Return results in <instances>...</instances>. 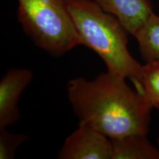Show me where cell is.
Returning <instances> with one entry per match:
<instances>
[{
	"label": "cell",
	"instance_id": "1",
	"mask_svg": "<svg viewBox=\"0 0 159 159\" xmlns=\"http://www.w3.org/2000/svg\"><path fill=\"white\" fill-rule=\"evenodd\" d=\"M126 80L108 71L91 80H70L67 95L79 124L90 125L110 139L148 134L153 108Z\"/></svg>",
	"mask_w": 159,
	"mask_h": 159
},
{
	"label": "cell",
	"instance_id": "2",
	"mask_svg": "<svg viewBox=\"0 0 159 159\" xmlns=\"http://www.w3.org/2000/svg\"><path fill=\"white\" fill-rule=\"evenodd\" d=\"M82 45L98 55L107 71L130 80L143 95L142 66L128 48L129 33L94 0H66Z\"/></svg>",
	"mask_w": 159,
	"mask_h": 159
},
{
	"label": "cell",
	"instance_id": "3",
	"mask_svg": "<svg viewBox=\"0 0 159 159\" xmlns=\"http://www.w3.org/2000/svg\"><path fill=\"white\" fill-rule=\"evenodd\" d=\"M18 20L39 48L59 57L82 45L66 0H18Z\"/></svg>",
	"mask_w": 159,
	"mask_h": 159
},
{
	"label": "cell",
	"instance_id": "4",
	"mask_svg": "<svg viewBox=\"0 0 159 159\" xmlns=\"http://www.w3.org/2000/svg\"><path fill=\"white\" fill-rule=\"evenodd\" d=\"M59 159H113L110 138L90 125L79 124L78 128L66 139Z\"/></svg>",
	"mask_w": 159,
	"mask_h": 159
},
{
	"label": "cell",
	"instance_id": "5",
	"mask_svg": "<svg viewBox=\"0 0 159 159\" xmlns=\"http://www.w3.org/2000/svg\"><path fill=\"white\" fill-rule=\"evenodd\" d=\"M33 73L25 68L10 69L0 81V128H6L21 119L19 101L33 80Z\"/></svg>",
	"mask_w": 159,
	"mask_h": 159
},
{
	"label": "cell",
	"instance_id": "6",
	"mask_svg": "<svg viewBox=\"0 0 159 159\" xmlns=\"http://www.w3.org/2000/svg\"><path fill=\"white\" fill-rule=\"evenodd\" d=\"M103 11L114 16L129 34L134 35L153 12L150 0H94Z\"/></svg>",
	"mask_w": 159,
	"mask_h": 159
},
{
	"label": "cell",
	"instance_id": "7",
	"mask_svg": "<svg viewBox=\"0 0 159 159\" xmlns=\"http://www.w3.org/2000/svg\"><path fill=\"white\" fill-rule=\"evenodd\" d=\"M111 140L113 159H159V149L149 142L147 134H131Z\"/></svg>",
	"mask_w": 159,
	"mask_h": 159
},
{
	"label": "cell",
	"instance_id": "8",
	"mask_svg": "<svg viewBox=\"0 0 159 159\" xmlns=\"http://www.w3.org/2000/svg\"><path fill=\"white\" fill-rule=\"evenodd\" d=\"M134 36L143 60L146 63L159 62V16L152 13Z\"/></svg>",
	"mask_w": 159,
	"mask_h": 159
},
{
	"label": "cell",
	"instance_id": "9",
	"mask_svg": "<svg viewBox=\"0 0 159 159\" xmlns=\"http://www.w3.org/2000/svg\"><path fill=\"white\" fill-rule=\"evenodd\" d=\"M143 96L156 108L159 105V62L146 63L142 66Z\"/></svg>",
	"mask_w": 159,
	"mask_h": 159
},
{
	"label": "cell",
	"instance_id": "10",
	"mask_svg": "<svg viewBox=\"0 0 159 159\" xmlns=\"http://www.w3.org/2000/svg\"><path fill=\"white\" fill-rule=\"evenodd\" d=\"M22 134L10 132L6 128H0V159H13L17 148L28 139Z\"/></svg>",
	"mask_w": 159,
	"mask_h": 159
},
{
	"label": "cell",
	"instance_id": "11",
	"mask_svg": "<svg viewBox=\"0 0 159 159\" xmlns=\"http://www.w3.org/2000/svg\"><path fill=\"white\" fill-rule=\"evenodd\" d=\"M157 143H158V148H159V136H158V138L157 139Z\"/></svg>",
	"mask_w": 159,
	"mask_h": 159
},
{
	"label": "cell",
	"instance_id": "12",
	"mask_svg": "<svg viewBox=\"0 0 159 159\" xmlns=\"http://www.w3.org/2000/svg\"><path fill=\"white\" fill-rule=\"evenodd\" d=\"M156 108H157V109H158V110H159V105H158V106H157V107H156Z\"/></svg>",
	"mask_w": 159,
	"mask_h": 159
}]
</instances>
